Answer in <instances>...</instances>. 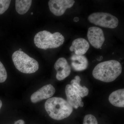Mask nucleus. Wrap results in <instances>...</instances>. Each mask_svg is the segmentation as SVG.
Wrapping results in <instances>:
<instances>
[{
	"label": "nucleus",
	"instance_id": "nucleus-1",
	"mask_svg": "<svg viewBox=\"0 0 124 124\" xmlns=\"http://www.w3.org/2000/svg\"><path fill=\"white\" fill-rule=\"evenodd\" d=\"M122 67L119 62L112 60L98 64L93 71V77L96 79L105 82H112L121 74Z\"/></svg>",
	"mask_w": 124,
	"mask_h": 124
},
{
	"label": "nucleus",
	"instance_id": "nucleus-2",
	"mask_svg": "<svg viewBox=\"0 0 124 124\" xmlns=\"http://www.w3.org/2000/svg\"><path fill=\"white\" fill-rule=\"evenodd\" d=\"M45 108L53 119L60 120L69 117L73 111L72 107L63 98L54 97L49 98L45 103Z\"/></svg>",
	"mask_w": 124,
	"mask_h": 124
},
{
	"label": "nucleus",
	"instance_id": "nucleus-3",
	"mask_svg": "<svg viewBox=\"0 0 124 124\" xmlns=\"http://www.w3.org/2000/svg\"><path fill=\"white\" fill-rule=\"evenodd\" d=\"M34 41L37 47L46 50L59 47L64 43V38L60 32L51 33L48 31H44L36 34Z\"/></svg>",
	"mask_w": 124,
	"mask_h": 124
},
{
	"label": "nucleus",
	"instance_id": "nucleus-4",
	"mask_svg": "<svg viewBox=\"0 0 124 124\" xmlns=\"http://www.w3.org/2000/svg\"><path fill=\"white\" fill-rule=\"evenodd\" d=\"M12 60L16 68L23 73H35L39 68L38 62L23 51H15L12 56Z\"/></svg>",
	"mask_w": 124,
	"mask_h": 124
},
{
	"label": "nucleus",
	"instance_id": "nucleus-5",
	"mask_svg": "<svg viewBox=\"0 0 124 124\" xmlns=\"http://www.w3.org/2000/svg\"><path fill=\"white\" fill-rule=\"evenodd\" d=\"M88 20L96 26L106 28L114 29L118 26L119 20L115 16L104 12H97L89 16Z\"/></svg>",
	"mask_w": 124,
	"mask_h": 124
},
{
	"label": "nucleus",
	"instance_id": "nucleus-6",
	"mask_svg": "<svg viewBox=\"0 0 124 124\" xmlns=\"http://www.w3.org/2000/svg\"><path fill=\"white\" fill-rule=\"evenodd\" d=\"M73 0H50L48 2L50 10L56 16L62 15L67 9L71 8L75 3Z\"/></svg>",
	"mask_w": 124,
	"mask_h": 124
},
{
	"label": "nucleus",
	"instance_id": "nucleus-7",
	"mask_svg": "<svg viewBox=\"0 0 124 124\" xmlns=\"http://www.w3.org/2000/svg\"><path fill=\"white\" fill-rule=\"evenodd\" d=\"M87 37L91 45L96 49L100 48L105 41L103 31L97 27H91L89 28Z\"/></svg>",
	"mask_w": 124,
	"mask_h": 124
},
{
	"label": "nucleus",
	"instance_id": "nucleus-8",
	"mask_svg": "<svg viewBox=\"0 0 124 124\" xmlns=\"http://www.w3.org/2000/svg\"><path fill=\"white\" fill-rule=\"evenodd\" d=\"M55 91V88L52 85H45L31 95V102L36 103L44 99L50 98L54 95Z\"/></svg>",
	"mask_w": 124,
	"mask_h": 124
},
{
	"label": "nucleus",
	"instance_id": "nucleus-9",
	"mask_svg": "<svg viewBox=\"0 0 124 124\" xmlns=\"http://www.w3.org/2000/svg\"><path fill=\"white\" fill-rule=\"evenodd\" d=\"M57 72L56 77L58 80L62 81L66 78L70 74L71 68L65 58H59L54 65Z\"/></svg>",
	"mask_w": 124,
	"mask_h": 124
},
{
	"label": "nucleus",
	"instance_id": "nucleus-10",
	"mask_svg": "<svg viewBox=\"0 0 124 124\" xmlns=\"http://www.w3.org/2000/svg\"><path fill=\"white\" fill-rule=\"evenodd\" d=\"M89 47L88 41L84 38H80L72 41L69 49L71 51H74L76 55H81L86 53Z\"/></svg>",
	"mask_w": 124,
	"mask_h": 124
},
{
	"label": "nucleus",
	"instance_id": "nucleus-11",
	"mask_svg": "<svg viewBox=\"0 0 124 124\" xmlns=\"http://www.w3.org/2000/svg\"><path fill=\"white\" fill-rule=\"evenodd\" d=\"M65 92L68 102L72 108H78L82 102L80 96L73 90L71 85H67L66 86Z\"/></svg>",
	"mask_w": 124,
	"mask_h": 124
},
{
	"label": "nucleus",
	"instance_id": "nucleus-12",
	"mask_svg": "<svg viewBox=\"0 0 124 124\" xmlns=\"http://www.w3.org/2000/svg\"><path fill=\"white\" fill-rule=\"evenodd\" d=\"M72 67L75 70L80 71L85 70L88 66L87 58L83 55L73 54L71 57Z\"/></svg>",
	"mask_w": 124,
	"mask_h": 124
},
{
	"label": "nucleus",
	"instance_id": "nucleus-13",
	"mask_svg": "<svg viewBox=\"0 0 124 124\" xmlns=\"http://www.w3.org/2000/svg\"><path fill=\"white\" fill-rule=\"evenodd\" d=\"M108 100L111 104L118 107H124V89H120L112 92L109 95Z\"/></svg>",
	"mask_w": 124,
	"mask_h": 124
},
{
	"label": "nucleus",
	"instance_id": "nucleus-14",
	"mask_svg": "<svg viewBox=\"0 0 124 124\" xmlns=\"http://www.w3.org/2000/svg\"><path fill=\"white\" fill-rule=\"evenodd\" d=\"M81 81L80 77L79 76L75 77V79L71 81V85L74 90L80 96L81 98H84L87 96L89 93L88 89L85 86H81L80 85Z\"/></svg>",
	"mask_w": 124,
	"mask_h": 124
},
{
	"label": "nucleus",
	"instance_id": "nucleus-15",
	"mask_svg": "<svg viewBox=\"0 0 124 124\" xmlns=\"http://www.w3.org/2000/svg\"><path fill=\"white\" fill-rule=\"evenodd\" d=\"M31 0H16L15 7L16 11L20 15H23L29 10L31 5Z\"/></svg>",
	"mask_w": 124,
	"mask_h": 124
},
{
	"label": "nucleus",
	"instance_id": "nucleus-16",
	"mask_svg": "<svg viewBox=\"0 0 124 124\" xmlns=\"http://www.w3.org/2000/svg\"><path fill=\"white\" fill-rule=\"evenodd\" d=\"M11 0H0V15L4 14L8 8Z\"/></svg>",
	"mask_w": 124,
	"mask_h": 124
},
{
	"label": "nucleus",
	"instance_id": "nucleus-17",
	"mask_svg": "<svg viewBox=\"0 0 124 124\" xmlns=\"http://www.w3.org/2000/svg\"><path fill=\"white\" fill-rule=\"evenodd\" d=\"M83 124H98V122L94 116L89 114L85 116Z\"/></svg>",
	"mask_w": 124,
	"mask_h": 124
},
{
	"label": "nucleus",
	"instance_id": "nucleus-18",
	"mask_svg": "<svg viewBox=\"0 0 124 124\" xmlns=\"http://www.w3.org/2000/svg\"><path fill=\"white\" fill-rule=\"evenodd\" d=\"M7 78V74L6 69L4 65L0 61V83L4 82Z\"/></svg>",
	"mask_w": 124,
	"mask_h": 124
},
{
	"label": "nucleus",
	"instance_id": "nucleus-19",
	"mask_svg": "<svg viewBox=\"0 0 124 124\" xmlns=\"http://www.w3.org/2000/svg\"><path fill=\"white\" fill-rule=\"evenodd\" d=\"M14 124H25V123L23 120H19L15 121Z\"/></svg>",
	"mask_w": 124,
	"mask_h": 124
},
{
	"label": "nucleus",
	"instance_id": "nucleus-20",
	"mask_svg": "<svg viewBox=\"0 0 124 124\" xmlns=\"http://www.w3.org/2000/svg\"><path fill=\"white\" fill-rule=\"evenodd\" d=\"M79 18L77 17H76L73 19V21L74 22H77L79 21Z\"/></svg>",
	"mask_w": 124,
	"mask_h": 124
},
{
	"label": "nucleus",
	"instance_id": "nucleus-21",
	"mask_svg": "<svg viewBox=\"0 0 124 124\" xmlns=\"http://www.w3.org/2000/svg\"><path fill=\"white\" fill-rule=\"evenodd\" d=\"M84 106V103L83 102H81L80 104L79 107H83Z\"/></svg>",
	"mask_w": 124,
	"mask_h": 124
},
{
	"label": "nucleus",
	"instance_id": "nucleus-22",
	"mask_svg": "<svg viewBox=\"0 0 124 124\" xmlns=\"http://www.w3.org/2000/svg\"><path fill=\"white\" fill-rule=\"evenodd\" d=\"M2 101L0 100V110L2 106Z\"/></svg>",
	"mask_w": 124,
	"mask_h": 124
},
{
	"label": "nucleus",
	"instance_id": "nucleus-23",
	"mask_svg": "<svg viewBox=\"0 0 124 124\" xmlns=\"http://www.w3.org/2000/svg\"><path fill=\"white\" fill-rule=\"evenodd\" d=\"M22 49H19V51H22Z\"/></svg>",
	"mask_w": 124,
	"mask_h": 124
},
{
	"label": "nucleus",
	"instance_id": "nucleus-24",
	"mask_svg": "<svg viewBox=\"0 0 124 124\" xmlns=\"http://www.w3.org/2000/svg\"><path fill=\"white\" fill-rule=\"evenodd\" d=\"M31 14L32 15L33 14V13H32H32H31Z\"/></svg>",
	"mask_w": 124,
	"mask_h": 124
}]
</instances>
